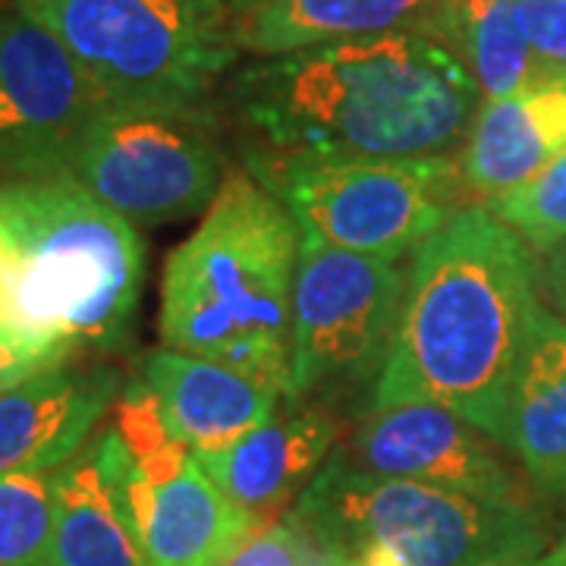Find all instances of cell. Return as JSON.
<instances>
[{"label": "cell", "instance_id": "3", "mask_svg": "<svg viewBox=\"0 0 566 566\" xmlns=\"http://www.w3.org/2000/svg\"><path fill=\"white\" fill-rule=\"evenodd\" d=\"M145 286L136 223L80 182H0V334L54 363L114 353Z\"/></svg>", "mask_w": 566, "mask_h": 566}, {"label": "cell", "instance_id": "4", "mask_svg": "<svg viewBox=\"0 0 566 566\" xmlns=\"http://www.w3.org/2000/svg\"><path fill=\"white\" fill-rule=\"evenodd\" d=\"M300 223L252 170H230L161 274L167 349L227 365L290 397Z\"/></svg>", "mask_w": 566, "mask_h": 566}, {"label": "cell", "instance_id": "31", "mask_svg": "<svg viewBox=\"0 0 566 566\" xmlns=\"http://www.w3.org/2000/svg\"><path fill=\"white\" fill-rule=\"evenodd\" d=\"M240 20H243V17H240Z\"/></svg>", "mask_w": 566, "mask_h": 566}, {"label": "cell", "instance_id": "6", "mask_svg": "<svg viewBox=\"0 0 566 566\" xmlns=\"http://www.w3.org/2000/svg\"><path fill=\"white\" fill-rule=\"evenodd\" d=\"M117 107H196L240 57L218 0H17Z\"/></svg>", "mask_w": 566, "mask_h": 566}, {"label": "cell", "instance_id": "21", "mask_svg": "<svg viewBox=\"0 0 566 566\" xmlns=\"http://www.w3.org/2000/svg\"><path fill=\"white\" fill-rule=\"evenodd\" d=\"M51 475L0 479V566H51V535H54Z\"/></svg>", "mask_w": 566, "mask_h": 566}, {"label": "cell", "instance_id": "11", "mask_svg": "<svg viewBox=\"0 0 566 566\" xmlns=\"http://www.w3.org/2000/svg\"><path fill=\"white\" fill-rule=\"evenodd\" d=\"M111 102L41 22L0 10V182L61 180Z\"/></svg>", "mask_w": 566, "mask_h": 566}, {"label": "cell", "instance_id": "1", "mask_svg": "<svg viewBox=\"0 0 566 566\" xmlns=\"http://www.w3.org/2000/svg\"><path fill=\"white\" fill-rule=\"evenodd\" d=\"M482 98L460 51L416 32L264 57L233 85L264 186L312 164L453 158Z\"/></svg>", "mask_w": 566, "mask_h": 566}, {"label": "cell", "instance_id": "30", "mask_svg": "<svg viewBox=\"0 0 566 566\" xmlns=\"http://www.w3.org/2000/svg\"><path fill=\"white\" fill-rule=\"evenodd\" d=\"M513 566H547L545 560H532V564H513Z\"/></svg>", "mask_w": 566, "mask_h": 566}, {"label": "cell", "instance_id": "7", "mask_svg": "<svg viewBox=\"0 0 566 566\" xmlns=\"http://www.w3.org/2000/svg\"><path fill=\"white\" fill-rule=\"evenodd\" d=\"M95 447L148 566H223L255 535V513L205 475L139 375L123 385Z\"/></svg>", "mask_w": 566, "mask_h": 566}, {"label": "cell", "instance_id": "2", "mask_svg": "<svg viewBox=\"0 0 566 566\" xmlns=\"http://www.w3.org/2000/svg\"><path fill=\"white\" fill-rule=\"evenodd\" d=\"M538 281L532 249L485 205H463L412 252L368 412L441 406L501 447L510 390L545 312Z\"/></svg>", "mask_w": 566, "mask_h": 566}, {"label": "cell", "instance_id": "20", "mask_svg": "<svg viewBox=\"0 0 566 566\" xmlns=\"http://www.w3.org/2000/svg\"><path fill=\"white\" fill-rule=\"evenodd\" d=\"M453 48L479 82L485 102L554 80L528 44L516 0H457Z\"/></svg>", "mask_w": 566, "mask_h": 566}, {"label": "cell", "instance_id": "26", "mask_svg": "<svg viewBox=\"0 0 566 566\" xmlns=\"http://www.w3.org/2000/svg\"><path fill=\"white\" fill-rule=\"evenodd\" d=\"M547 255V264H545V283L547 290H551V296H564L566 293V243L554 245Z\"/></svg>", "mask_w": 566, "mask_h": 566}, {"label": "cell", "instance_id": "10", "mask_svg": "<svg viewBox=\"0 0 566 566\" xmlns=\"http://www.w3.org/2000/svg\"><path fill=\"white\" fill-rule=\"evenodd\" d=\"M406 271L397 262L346 252L303 237L296 300L290 400L312 394H349L378 381L403 308Z\"/></svg>", "mask_w": 566, "mask_h": 566}, {"label": "cell", "instance_id": "17", "mask_svg": "<svg viewBox=\"0 0 566 566\" xmlns=\"http://www.w3.org/2000/svg\"><path fill=\"white\" fill-rule=\"evenodd\" d=\"M566 151V76L510 98L482 102L460 155L465 189L491 202L542 174Z\"/></svg>", "mask_w": 566, "mask_h": 566}, {"label": "cell", "instance_id": "24", "mask_svg": "<svg viewBox=\"0 0 566 566\" xmlns=\"http://www.w3.org/2000/svg\"><path fill=\"white\" fill-rule=\"evenodd\" d=\"M532 51L554 76H566V0H516Z\"/></svg>", "mask_w": 566, "mask_h": 566}, {"label": "cell", "instance_id": "16", "mask_svg": "<svg viewBox=\"0 0 566 566\" xmlns=\"http://www.w3.org/2000/svg\"><path fill=\"white\" fill-rule=\"evenodd\" d=\"M453 22L457 0H255L237 22V44L259 57L400 32L453 44Z\"/></svg>", "mask_w": 566, "mask_h": 566}, {"label": "cell", "instance_id": "8", "mask_svg": "<svg viewBox=\"0 0 566 566\" xmlns=\"http://www.w3.org/2000/svg\"><path fill=\"white\" fill-rule=\"evenodd\" d=\"M230 167L218 126L196 107H117L88 126L66 180L129 223L158 227L205 214Z\"/></svg>", "mask_w": 566, "mask_h": 566}, {"label": "cell", "instance_id": "15", "mask_svg": "<svg viewBox=\"0 0 566 566\" xmlns=\"http://www.w3.org/2000/svg\"><path fill=\"white\" fill-rule=\"evenodd\" d=\"M139 378L155 394L170 434L192 453L221 450L264 424L283 397L233 368L177 349H151Z\"/></svg>", "mask_w": 566, "mask_h": 566}, {"label": "cell", "instance_id": "28", "mask_svg": "<svg viewBox=\"0 0 566 566\" xmlns=\"http://www.w3.org/2000/svg\"><path fill=\"white\" fill-rule=\"evenodd\" d=\"M218 3H221L223 10H227V13H230L233 20L240 22V17H243L245 10H249V7H252L255 0H218Z\"/></svg>", "mask_w": 566, "mask_h": 566}, {"label": "cell", "instance_id": "27", "mask_svg": "<svg viewBox=\"0 0 566 566\" xmlns=\"http://www.w3.org/2000/svg\"><path fill=\"white\" fill-rule=\"evenodd\" d=\"M542 560H545L547 566H566V532L560 535V542L551 547V551H547Z\"/></svg>", "mask_w": 566, "mask_h": 566}, {"label": "cell", "instance_id": "13", "mask_svg": "<svg viewBox=\"0 0 566 566\" xmlns=\"http://www.w3.org/2000/svg\"><path fill=\"white\" fill-rule=\"evenodd\" d=\"M123 371L107 363L44 368L0 397V479L51 475L95 438L123 394Z\"/></svg>", "mask_w": 566, "mask_h": 566}, {"label": "cell", "instance_id": "12", "mask_svg": "<svg viewBox=\"0 0 566 566\" xmlns=\"http://www.w3.org/2000/svg\"><path fill=\"white\" fill-rule=\"evenodd\" d=\"M344 453L359 469L385 479H412L485 501L532 504L528 488L497 457L485 431L441 406L409 403L368 412Z\"/></svg>", "mask_w": 566, "mask_h": 566}, {"label": "cell", "instance_id": "18", "mask_svg": "<svg viewBox=\"0 0 566 566\" xmlns=\"http://www.w3.org/2000/svg\"><path fill=\"white\" fill-rule=\"evenodd\" d=\"M501 447L542 494L566 501V322L547 305L510 390Z\"/></svg>", "mask_w": 566, "mask_h": 566}, {"label": "cell", "instance_id": "19", "mask_svg": "<svg viewBox=\"0 0 566 566\" xmlns=\"http://www.w3.org/2000/svg\"><path fill=\"white\" fill-rule=\"evenodd\" d=\"M51 482V566H148L104 475L95 438L70 463H63Z\"/></svg>", "mask_w": 566, "mask_h": 566}, {"label": "cell", "instance_id": "22", "mask_svg": "<svg viewBox=\"0 0 566 566\" xmlns=\"http://www.w3.org/2000/svg\"><path fill=\"white\" fill-rule=\"evenodd\" d=\"M485 208L528 249L551 252L566 243V151L513 192L485 202Z\"/></svg>", "mask_w": 566, "mask_h": 566}, {"label": "cell", "instance_id": "14", "mask_svg": "<svg viewBox=\"0 0 566 566\" xmlns=\"http://www.w3.org/2000/svg\"><path fill=\"white\" fill-rule=\"evenodd\" d=\"M337 422L324 403L281 400V412L240 441L196 453L202 472L233 504L268 513L300 497L334 453Z\"/></svg>", "mask_w": 566, "mask_h": 566}, {"label": "cell", "instance_id": "29", "mask_svg": "<svg viewBox=\"0 0 566 566\" xmlns=\"http://www.w3.org/2000/svg\"><path fill=\"white\" fill-rule=\"evenodd\" d=\"M554 300H557V303H560V308L566 312V293H564V296H554ZM564 322H566V318H564Z\"/></svg>", "mask_w": 566, "mask_h": 566}, {"label": "cell", "instance_id": "23", "mask_svg": "<svg viewBox=\"0 0 566 566\" xmlns=\"http://www.w3.org/2000/svg\"><path fill=\"white\" fill-rule=\"evenodd\" d=\"M223 566H340L290 520L255 532Z\"/></svg>", "mask_w": 566, "mask_h": 566}, {"label": "cell", "instance_id": "9", "mask_svg": "<svg viewBox=\"0 0 566 566\" xmlns=\"http://www.w3.org/2000/svg\"><path fill=\"white\" fill-rule=\"evenodd\" d=\"M268 189L303 237L400 262L463 208L465 182L457 158H394L296 167Z\"/></svg>", "mask_w": 566, "mask_h": 566}, {"label": "cell", "instance_id": "25", "mask_svg": "<svg viewBox=\"0 0 566 566\" xmlns=\"http://www.w3.org/2000/svg\"><path fill=\"white\" fill-rule=\"evenodd\" d=\"M54 359H44L39 353H32V349H25L22 344H17L13 337H7V334H0V397L7 394V390H13L22 381H29L32 375H39L44 368H54Z\"/></svg>", "mask_w": 566, "mask_h": 566}, {"label": "cell", "instance_id": "5", "mask_svg": "<svg viewBox=\"0 0 566 566\" xmlns=\"http://www.w3.org/2000/svg\"><path fill=\"white\" fill-rule=\"evenodd\" d=\"M340 566H513L542 560L535 504L385 479L334 450L286 513Z\"/></svg>", "mask_w": 566, "mask_h": 566}]
</instances>
